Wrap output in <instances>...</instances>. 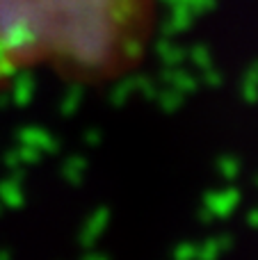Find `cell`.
<instances>
[{"label": "cell", "mask_w": 258, "mask_h": 260, "mask_svg": "<svg viewBox=\"0 0 258 260\" xmlns=\"http://www.w3.org/2000/svg\"><path fill=\"white\" fill-rule=\"evenodd\" d=\"M158 27V0H0V89L46 69L103 87L142 67Z\"/></svg>", "instance_id": "6da1fadb"}]
</instances>
